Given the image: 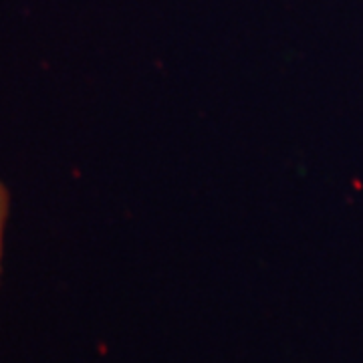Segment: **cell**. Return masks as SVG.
<instances>
[{"label": "cell", "mask_w": 363, "mask_h": 363, "mask_svg": "<svg viewBox=\"0 0 363 363\" xmlns=\"http://www.w3.org/2000/svg\"><path fill=\"white\" fill-rule=\"evenodd\" d=\"M9 210H11V194L6 186L0 182V272H2V250H4V228L9 220Z\"/></svg>", "instance_id": "cell-1"}]
</instances>
